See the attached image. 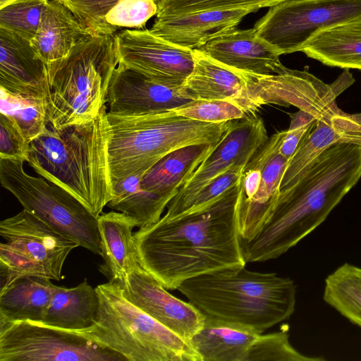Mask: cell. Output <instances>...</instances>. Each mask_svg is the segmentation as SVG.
Returning <instances> with one entry per match:
<instances>
[{"instance_id":"obj_1","label":"cell","mask_w":361,"mask_h":361,"mask_svg":"<svg viewBox=\"0 0 361 361\" xmlns=\"http://www.w3.org/2000/svg\"><path fill=\"white\" fill-rule=\"evenodd\" d=\"M240 181L211 203L140 228V265L166 289L206 274L245 267L239 208Z\"/></svg>"},{"instance_id":"obj_2","label":"cell","mask_w":361,"mask_h":361,"mask_svg":"<svg viewBox=\"0 0 361 361\" xmlns=\"http://www.w3.org/2000/svg\"><path fill=\"white\" fill-rule=\"evenodd\" d=\"M361 178V146L341 143L320 154L279 192L258 231L242 240L247 262L276 259L321 225Z\"/></svg>"},{"instance_id":"obj_3","label":"cell","mask_w":361,"mask_h":361,"mask_svg":"<svg viewBox=\"0 0 361 361\" xmlns=\"http://www.w3.org/2000/svg\"><path fill=\"white\" fill-rule=\"evenodd\" d=\"M49 126L30 142L27 161L36 173L70 192L97 218L113 196L106 104L89 121Z\"/></svg>"},{"instance_id":"obj_4","label":"cell","mask_w":361,"mask_h":361,"mask_svg":"<svg viewBox=\"0 0 361 361\" xmlns=\"http://www.w3.org/2000/svg\"><path fill=\"white\" fill-rule=\"evenodd\" d=\"M177 290L205 316L260 334L288 319L296 302L292 279L245 267L194 277Z\"/></svg>"},{"instance_id":"obj_5","label":"cell","mask_w":361,"mask_h":361,"mask_svg":"<svg viewBox=\"0 0 361 361\" xmlns=\"http://www.w3.org/2000/svg\"><path fill=\"white\" fill-rule=\"evenodd\" d=\"M107 118L112 184L133 174H144L163 157L180 147L216 143L233 121H199L173 110L130 115L107 111Z\"/></svg>"},{"instance_id":"obj_6","label":"cell","mask_w":361,"mask_h":361,"mask_svg":"<svg viewBox=\"0 0 361 361\" xmlns=\"http://www.w3.org/2000/svg\"><path fill=\"white\" fill-rule=\"evenodd\" d=\"M99 312L94 324L78 331L121 355L126 361H200L190 342L137 307L119 281L98 285Z\"/></svg>"},{"instance_id":"obj_7","label":"cell","mask_w":361,"mask_h":361,"mask_svg":"<svg viewBox=\"0 0 361 361\" xmlns=\"http://www.w3.org/2000/svg\"><path fill=\"white\" fill-rule=\"evenodd\" d=\"M118 63L115 35H99L78 44L56 68L47 71L49 125L58 128L94 118L106 104Z\"/></svg>"},{"instance_id":"obj_8","label":"cell","mask_w":361,"mask_h":361,"mask_svg":"<svg viewBox=\"0 0 361 361\" xmlns=\"http://www.w3.org/2000/svg\"><path fill=\"white\" fill-rule=\"evenodd\" d=\"M23 159L0 158V182L23 207L79 246L102 255L101 240L95 217L76 197L43 177L24 170Z\"/></svg>"},{"instance_id":"obj_9","label":"cell","mask_w":361,"mask_h":361,"mask_svg":"<svg viewBox=\"0 0 361 361\" xmlns=\"http://www.w3.org/2000/svg\"><path fill=\"white\" fill-rule=\"evenodd\" d=\"M1 290L25 276L59 281L69 253L79 246L23 209L0 222Z\"/></svg>"},{"instance_id":"obj_10","label":"cell","mask_w":361,"mask_h":361,"mask_svg":"<svg viewBox=\"0 0 361 361\" xmlns=\"http://www.w3.org/2000/svg\"><path fill=\"white\" fill-rule=\"evenodd\" d=\"M0 361H126L71 331L30 320L0 322Z\"/></svg>"},{"instance_id":"obj_11","label":"cell","mask_w":361,"mask_h":361,"mask_svg":"<svg viewBox=\"0 0 361 361\" xmlns=\"http://www.w3.org/2000/svg\"><path fill=\"white\" fill-rule=\"evenodd\" d=\"M361 18V0H289L270 7L253 27L279 55L300 51L319 31Z\"/></svg>"},{"instance_id":"obj_12","label":"cell","mask_w":361,"mask_h":361,"mask_svg":"<svg viewBox=\"0 0 361 361\" xmlns=\"http://www.w3.org/2000/svg\"><path fill=\"white\" fill-rule=\"evenodd\" d=\"M268 139L262 118L255 114L233 121L212 152L169 203L164 216L173 217L187 211L193 197L203 187L233 166H246Z\"/></svg>"},{"instance_id":"obj_13","label":"cell","mask_w":361,"mask_h":361,"mask_svg":"<svg viewBox=\"0 0 361 361\" xmlns=\"http://www.w3.org/2000/svg\"><path fill=\"white\" fill-rule=\"evenodd\" d=\"M115 37L119 63L159 82L180 87L192 71L193 49L171 43L149 30L126 29Z\"/></svg>"},{"instance_id":"obj_14","label":"cell","mask_w":361,"mask_h":361,"mask_svg":"<svg viewBox=\"0 0 361 361\" xmlns=\"http://www.w3.org/2000/svg\"><path fill=\"white\" fill-rule=\"evenodd\" d=\"M119 283L129 300L184 340L202 326L205 316L195 306L169 293L141 266Z\"/></svg>"},{"instance_id":"obj_15","label":"cell","mask_w":361,"mask_h":361,"mask_svg":"<svg viewBox=\"0 0 361 361\" xmlns=\"http://www.w3.org/2000/svg\"><path fill=\"white\" fill-rule=\"evenodd\" d=\"M191 101L181 86L159 82L122 63L114 72L106 96L108 112L123 115L173 110Z\"/></svg>"},{"instance_id":"obj_16","label":"cell","mask_w":361,"mask_h":361,"mask_svg":"<svg viewBox=\"0 0 361 361\" xmlns=\"http://www.w3.org/2000/svg\"><path fill=\"white\" fill-rule=\"evenodd\" d=\"M197 49L230 68L252 75H276L286 68L280 61V56L259 37L254 27H235Z\"/></svg>"},{"instance_id":"obj_17","label":"cell","mask_w":361,"mask_h":361,"mask_svg":"<svg viewBox=\"0 0 361 361\" xmlns=\"http://www.w3.org/2000/svg\"><path fill=\"white\" fill-rule=\"evenodd\" d=\"M286 130L272 135L250 158L247 164L259 167L261 185L248 202H240L239 219L241 238L250 239L259 229L276 201L279 186L288 159L279 153Z\"/></svg>"},{"instance_id":"obj_18","label":"cell","mask_w":361,"mask_h":361,"mask_svg":"<svg viewBox=\"0 0 361 361\" xmlns=\"http://www.w3.org/2000/svg\"><path fill=\"white\" fill-rule=\"evenodd\" d=\"M341 143L361 146V112L348 114L341 109L317 122L289 159L279 190L292 187L310 164L324 151Z\"/></svg>"},{"instance_id":"obj_19","label":"cell","mask_w":361,"mask_h":361,"mask_svg":"<svg viewBox=\"0 0 361 361\" xmlns=\"http://www.w3.org/2000/svg\"><path fill=\"white\" fill-rule=\"evenodd\" d=\"M255 8L202 11L157 17L149 30L154 35L178 46L197 49L213 38L231 30Z\"/></svg>"},{"instance_id":"obj_20","label":"cell","mask_w":361,"mask_h":361,"mask_svg":"<svg viewBox=\"0 0 361 361\" xmlns=\"http://www.w3.org/2000/svg\"><path fill=\"white\" fill-rule=\"evenodd\" d=\"M48 72L31 42L0 27V87L46 95Z\"/></svg>"},{"instance_id":"obj_21","label":"cell","mask_w":361,"mask_h":361,"mask_svg":"<svg viewBox=\"0 0 361 361\" xmlns=\"http://www.w3.org/2000/svg\"><path fill=\"white\" fill-rule=\"evenodd\" d=\"M94 36L59 0L49 1L37 32L30 41L45 63L56 68L80 43Z\"/></svg>"},{"instance_id":"obj_22","label":"cell","mask_w":361,"mask_h":361,"mask_svg":"<svg viewBox=\"0 0 361 361\" xmlns=\"http://www.w3.org/2000/svg\"><path fill=\"white\" fill-rule=\"evenodd\" d=\"M193 59L192 71L181 85L185 97L191 100L231 99L243 107L247 87L246 73L230 68L198 49H193Z\"/></svg>"},{"instance_id":"obj_23","label":"cell","mask_w":361,"mask_h":361,"mask_svg":"<svg viewBox=\"0 0 361 361\" xmlns=\"http://www.w3.org/2000/svg\"><path fill=\"white\" fill-rule=\"evenodd\" d=\"M217 142L191 145L171 152L145 173L140 188L169 203Z\"/></svg>"},{"instance_id":"obj_24","label":"cell","mask_w":361,"mask_h":361,"mask_svg":"<svg viewBox=\"0 0 361 361\" xmlns=\"http://www.w3.org/2000/svg\"><path fill=\"white\" fill-rule=\"evenodd\" d=\"M101 240L103 270L110 280L123 281L140 265L137 260L133 229L137 224L133 218L119 212H102L97 217Z\"/></svg>"},{"instance_id":"obj_25","label":"cell","mask_w":361,"mask_h":361,"mask_svg":"<svg viewBox=\"0 0 361 361\" xmlns=\"http://www.w3.org/2000/svg\"><path fill=\"white\" fill-rule=\"evenodd\" d=\"M259 334L205 316L202 326L189 342L200 361H247Z\"/></svg>"},{"instance_id":"obj_26","label":"cell","mask_w":361,"mask_h":361,"mask_svg":"<svg viewBox=\"0 0 361 361\" xmlns=\"http://www.w3.org/2000/svg\"><path fill=\"white\" fill-rule=\"evenodd\" d=\"M300 51L328 66L361 71V18L319 31Z\"/></svg>"},{"instance_id":"obj_27","label":"cell","mask_w":361,"mask_h":361,"mask_svg":"<svg viewBox=\"0 0 361 361\" xmlns=\"http://www.w3.org/2000/svg\"><path fill=\"white\" fill-rule=\"evenodd\" d=\"M99 305L96 289L86 279L75 287L56 286L42 322L63 329L80 331L94 324Z\"/></svg>"},{"instance_id":"obj_28","label":"cell","mask_w":361,"mask_h":361,"mask_svg":"<svg viewBox=\"0 0 361 361\" xmlns=\"http://www.w3.org/2000/svg\"><path fill=\"white\" fill-rule=\"evenodd\" d=\"M56 286L51 279L25 276L0 291V322H42Z\"/></svg>"},{"instance_id":"obj_29","label":"cell","mask_w":361,"mask_h":361,"mask_svg":"<svg viewBox=\"0 0 361 361\" xmlns=\"http://www.w3.org/2000/svg\"><path fill=\"white\" fill-rule=\"evenodd\" d=\"M144 174H133L114 183L113 196L106 205L112 210L133 218L139 228L158 221L169 204L165 200L140 188V180Z\"/></svg>"},{"instance_id":"obj_30","label":"cell","mask_w":361,"mask_h":361,"mask_svg":"<svg viewBox=\"0 0 361 361\" xmlns=\"http://www.w3.org/2000/svg\"><path fill=\"white\" fill-rule=\"evenodd\" d=\"M323 299L361 328V267L346 262L329 274L324 281Z\"/></svg>"},{"instance_id":"obj_31","label":"cell","mask_w":361,"mask_h":361,"mask_svg":"<svg viewBox=\"0 0 361 361\" xmlns=\"http://www.w3.org/2000/svg\"><path fill=\"white\" fill-rule=\"evenodd\" d=\"M0 90V113L16 123L30 143L47 130L49 120L45 94L13 93L1 87Z\"/></svg>"},{"instance_id":"obj_32","label":"cell","mask_w":361,"mask_h":361,"mask_svg":"<svg viewBox=\"0 0 361 361\" xmlns=\"http://www.w3.org/2000/svg\"><path fill=\"white\" fill-rule=\"evenodd\" d=\"M48 0H18L0 8V27L31 41L35 36Z\"/></svg>"},{"instance_id":"obj_33","label":"cell","mask_w":361,"mask_h":361,"mask_svg":"<svg viewBox=\"0 0 361 361\" xmlns=\"http://www.w3.org/2000/svg\"><path fill=\"white\" fill-rule=\"evenodd\" d=\"M158 11L157 0H120L105 16L100 35H114L121 27L142 28Z\"/></svg>"},{"instance_id":"obj_34","label":"cell","mask_w":361,"mask_h":361,"mask_svg":"<svg viewBox=\"0 0 361 361\" xmlns=\"http://www.w3.org/2000/svg\"><path fill=\"white\" fill-rule=\"evenodd\" d=\"M323 361L322 357H310L300 353L290 343L287 329L274 333L259 334L252 345L247 361Z\"/></svg>"},{"instance_id":"obj_35","label":"cell","mask_w":361,"mask_h":361,"mask_svg":"<svg viewBox=\"0 0 361 361\" xmlns=\"http://www.w3.org/2000/svg\"><path fill=\"white\" fill-rule=\"evenodd\" d=\"M289 0H161L157 17L210 10L271 7Z\"/></svg>"},{"instance_id":"obj_36","label":"cell","mask_w":361,"mask_h":361,"mask_svg":"<svg viewBox=\"0 0 361 361\" xmlns=\"http://www.w3.org/2000/svg\"><path fill=\"white\" fill-rule=\"evenodd\" d=\"M180 116L208 123H221L243 118L246 111L231 99L192 100L173 109Z\"/></svg>"},{"instance_id":"obj_37","label":"cell","mask_w":361,"mask_h":361,"mask_svg":"<svg viewBox=\"0 0 361 361\" xmlns=\"http://www.w3.org/2000/svg\"><path fill=\"white\" fill-rule=\"evenodd\" d=\"M94 35H100L106 13L120 0H59ZM159 2L161 0H157Z\"/></svg>"},{"instance_id":"obj_38","label":"cell","mask_w":361,"mask_h":361,"mask_svg":"<svg viewBox=\"0 0 361 361\" xmlns=\"http://www.w3.org/2000/svg\"><path fill=\"white\" fill-rule=\"evenodd\" d=\"M30 142L16 123L0 113V158L23 159L27 161Z\"/></svg>"},{"instance_id":"obj_39","label":"cell","mask_w":361,"mask_h":361,"mask_svg":"<svg viewBox=\"0 0 361 361\" xmlns=\"http://www.w3.org/2000/svg\"><path fill=\"white\" fill-rule=\"evenodd\" d=\"M245 166H233L214 178L195 195L187 211L211 203L237 185L241 180Z\"/></svg>"},{"instance_id":"obj_40","label":"cell","mask_w":361,"mask_h":361,"mask_svg":"<svg viewBox=\"0 0 361 361\" xmlns=\"http://www.w3.org/2000/svg\"><path fill=\"white\" fill-rule=\"evenodd\" d=\"M316 122L317 118L314 116L303 110L299 109L291 114L290 126L286 130L279 153L289 160Z\"/></svg>"},{"instance_id":"obj_41","label":"cell","mask_w":361,"mask_h":361,"mask_svg":"<svg viewBox=\"0 0 361 361\" xmlns=\"http://www.w3.org/2000/svg\"><path fill=\"white\" fill-rule=\"evenodd\" d=\"M18 0H0V8L13 3Z\"/></svg>"}]
</instances>
